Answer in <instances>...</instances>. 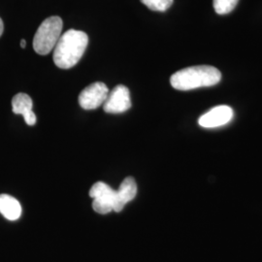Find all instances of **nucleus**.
Returning <instances> with one entry per match:
<instances>
[{
	"mask_svg": "<svg viewBox=\"0 0 262 262\" xmlns=\"http://www.w3.org/2000/svg\"><path fill=\"white\" fill-rule=\"evenodd\" d=\"M89 44L86 33L80 30L69 29L61 35L54 51V62L58 68L69 69L75 66Z\"/></svg>",
	"mask_w": 262,
	"mask_h": 262,
	"instance_id": "f257e3e1",
	"label": "nucleus"
},
{
	"mask_svg": "<svg viewBox=\"0 0 262 262\" xmlns=\"http://www.w3.org/2000/svg\"><path fill=\"white\" fill-rule=\"evenodd\" d=\"M222 73L215 67L209 66H191L184 68L171 76V85L178 91H190L203 86L219 84Z\"/></svg>",
	"mask_w": 262,
	"mask_h": 262,
	"instance_id": "f03ea898",
	"label": "nucleus"
},
{
	"mask_svg": "<svg viewBox=\"0 0 262 262\" xmlns=\"http://www.w3.org/2000/svg\"><path fill=\"white\" fill-rule=\"evenodd\" d=\"M63 23L57 16H53L45 19L33 38V49L40 56H47L56 47L60 37Z\"/></svg>",
	"mask_w": 262,
	"mask_h": 262,
	"instance_id": "7ed1b4c3",
	"label": "nucleus"
},
{
	"mask_svg": "<svg viewBox=\"0 0 262 262\" xmlns=\"http://www.w3.org/2000/svg\"><path fill=\"white\" fill-rule=\"evenodd\" d=\"M94 199L93 208L98 214L105 215L114 211L116 205V190L103 182H97L90 190Z\"/></svg>",
	"mask_w": 262,
	"mask_h": 262,
	"instance_id": "20e7f679",
	"label": "nucleus"
},
{
	"mask_svg": "<svg viewBox=\"0 0 262 262\" xmlns=\"http://www.w3.org/2000/svg\"><path fill=\"white\" fill-rule=\"evenodd\" d=\"M109 94L107 85L96 82L88 85L79 95V104L84 110H94L103 105Z\"/></svg>",
	"mask_w": 262,
	"mask_h": 262,
	"instance_id": "39448f33",
	"label": "nucleus"
},
{
	"mask_svg": "<svg viewBox=\"0 0 262 262\" xmlns=\"http://www.w3.org/2000/svg\"><path fill=\"white\" fill-rule=\"evenodd\" d=\"M131 107L130 93L129 90L119 84L109 93L107 99L103 104V110L109 114H121L126 112Z\"/></svg>",
	"mask_w": 262,
	"mask_h": 262,
	"instance_id": "423d86ee",
	"label": "nucleus"
},
{
	"mask_svg": "<svg viewBox=\"0 0 262 262\" xmlns=\"http://www.w3.org/2000/svg\"><path fill=\"white\" fill-rule=\"evenodd\" d=\"M232 118L233 110L229 106L221 105L201 116L198 120V123L200 126L205 128H215L228 123Z\"/></svg>",
	"mask_w": 262,
	"mask_h": 262,
	"instance_id": "0eeeda50",
	"label": "nucleus"
},
{
	"mask_svg": "<svg viewBox=\"0 0 262 262\" xmlns=\"http://www.w3.org/2000/svg\"><path fill=\"white\" fill-rule=\"evenodd\" d=\"M33 102L31 97L27 94H16L12 99V109L14 114L21 115L28 125L36 123V115L32 111Z\"/></svg>",
	"mask_w": 262,
	"mask_h": 262,
	"instance_id": "6e6552de",
	"label": "nucleus"
},
{
	"mask_svg": "<svg viewBox=\"0 0 262 262\" xmlns=\"http://www.w3.org/2000/svg\"><path fill=\"white\" fill-rule=\"evenodd\" d=\"M137 194V184L134 178L127 177L122 181L118 190H116V205L114 211L120 213L124 206L133 200Z\"/></svg>",
	"mask_w": 262,
	"mask_h": 262,
	"instance_id": "1a4fd4ad",
	"label": "nucleus"
},
{
	"mask_svg": "<svg viewBox=\"0 0 262 262\" xmlns=\"http://www.w3.org/2000/svg\"><path fill=\"white\" fill-rule=\"evenodd\" d=\"M0 213L8 221H17L21 215V206L15 197L0 194Z\"/></svg>",
	"mask_w": 262,
	"mask_h": 262,
	"instance_id": "9d476101",
	"label": "nucleus"
},
{
	"mask_svg": "<svg viewBox=\"0 0 262 262\" xmlns=\"http://www.w3.org/2000/svg\"><path fill=\"white\" fill-rule=\"evenodd\" d=\"M239 0H214V9L219 15H226L234 10Z\"/></svg>",
	"mask_w": 262,
	"mask_h": 262,
	"instance_id": "9b49d317",
	"label": "nucleus"
},
{
	"mask_svg": "<svg viewBox=\"0 0 262 262\" xmlns=\"http://www.w3.org/2000/svg\"><path fill=\"white\" fill-rule=\"evenodd\" d=\"M140 1L151 11L165 12L172 6L174 0H140Z\"/></svg>",
	"mask_w": 262,
	"mask_h": 262,
	"instance_id": "f8f14e48",
	"label": "nucleus"
},
{
	"mask_svg": "<svg viewBox=\"0 0 262 262\" xmlns=\"http://www.w3.org/2000/svg\"><path fill=\"white\" fill-rule=\"evenodd\" d=\"M3 31H4V25H3V21L0 18V36L3 34Z\"/></svg>",
	"mask_w": 262,
	"mask_h": 262,
	"instance_id": "ddd939ff",
	"label": "nucleus"
},
{
	"mask_svg": "<svg viewBox=\"0 0 262 262\" xmlns=\"http://www.w3.org/2000/svg\"><path fill=\"white\" fill-rule=\"evenodd\" d=\"M26 46H27V42H26V40L23 39V40L20 41V47L23 48V49H25Z\"/></svg>",
	"mask_w": 262,
	"mask_h": 262,
	"instance_id": "4468645a",
	"label": "nucleus"
}]
</instances>
